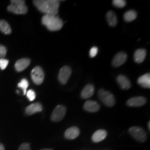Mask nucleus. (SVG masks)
<instances>
[{
    "mask_svg": "<svg viewBox=\"0 0 150 150\" xmlns=\"http://www.w3.org/2000/svg\"><path fill=\"white\" fill-rule=\"evenodd\" d=\"M33 4L40 12L47 15L56 16L59 12V1L57 0H35Z\"/></svg>",
    "mask_w": 150,
    "mask_h": 150,
    "instance_id": "1",
    "label": "nucleus"
},
{
    "mask_svg": "<svg viewBox=\"0 0 150 150\" xmlns=\"http://www.w3.org/2000/svg\"><path fill=\"white\" fill-rule=\"evenodd\" d=\"M42 23L48 30L51 31H59L64 25L62 20L59 17L47 15H45L42 17Z\"/></svg>",
    "mask_w": 150,
    "mask_h": 150,
    "instance_id": "2",
    "label": "nucleus"
},
{
    "mask_svg": "<svg viewBox=\"0 0 150 150\" xmlns=\"http://www.w3.org/2000/svg\"><path fill=\"white\" fill-rule=\"evenodd\" d=\"M7 10L15 14L24 15L27 13L28 8L25 1L12 0L11 5L7 7Z\"/></svg>",
    "mask_w": 150,
    "mask_h": 150,
    "instance_id": "3",
    "label": "nucleus"
},
{
    "mask_svg": "<svg viewBox=\"0 0 150 150\" xmlns=\"http://www.w3.org/2000/svg\"><path fill=\"white\" fill-rule=\"evenodd\" d=\"M98 96L100 100L108 107H112L115 104V98L109 91L100 89L98 92Z\"/></svg>",
    "mask_w": 150,
    "mask_h": 150,
    "instance_id": "4",
    "label": "nucleus"
},
{
    "mask_svg": "<svg viewBox=\"0 0 150 150\" xmlns=\"http://www.w3.org/2000/svg\"><path fill=\"white\" fill-rule=\"evenodd\" d=\"M129 132L134 139L141 142H145L147 138V133L144 129L140 127H131L129 129Z\"/></svg>",
    "mask_w": 150,
    "mask_h": 150,
    "instance_id": "5",
    "label": "nucleus"
},
{
    "mask_svg": "<svg viewBox=\"0 0 150 150\" xmlns=\"http://www.w3.org/2000/svg\"><path fill=\"white\" fill-rule=\"evenodd\" d=\"M31 76L32 81L35 84L39 85L42 83L45 78V73L41 67L36 66L34 67L31 71Z\"/></svg>",
    "mask_w": 150,
    "mask_h": 150,
    "instance_id": "6",
    "label": "nucleus"
},
{
    "mask_svg": "<svg viewBox=\"0 0 150 150\" xmlns=\"http://www.w3.org/2000/svg\"><path fill=\"white\" fill-rule=\"evenodd\" d=\"M66 113V108L63 105H58L54 109L52 113L51 119L54 122H59L61 121Z\"/></svg>",
    "mask_w": 150,
    "mask_h": 150,
    "instance_id": "7",
    "label": "nucleus"
},
{
    "mask_svg": "<svg viewBox=\"0 0 150 150\" xmlns=\"http://www.w3.org/2000/svg\"><path fill=\"white\" fill-rule=\"evenodd\" d=\"M72 73V70L69 66H64L61 68L59 74V80L61 84H66L69 80Z\"/></svg>",
    "mask_w": 150,
    "mask_h": 150,
    "instance_id": "8",
    "label": "nucleus"
},
{
    "mask_svg": "<svg viewBox=\"0 0 150 150\" xmlns=\"http://www.w3.org/2000/svg\"><path fill=\"white\" fill-rule=\"evenodd\" d=\"M127 59V56L126 53L124 52H120L116 54L112 60V65L115 67H118L119 66L124 64Z\"/></svg>",
    "mask_w": 150,
    "mask_h": 150,
    "instance_id": "9",
    "label": "nucleus"
},
{
    "mask_svg": "<svg viewBox=\"0 0 150 150\" xmlns=\"http://www.w3.org/2000/svg\"><path fill=\"white\" fill-rule=\"evenodd\" d=\"M146 101L147 100L144 97H134L129 99L127 105L130 107H140L144 106Z\"/></svg>",
    "mask_w": 150,
    "mask_h": 150,
    "instance_id": "10",
    "label": "nucleus"
},
{
    "mask_svg": "<svg viewBox=\"0 0 150 150\" xmlns=\"http://www.w3.org/2000/svg\"><path fill=\"white\" fill-rule=\"evenodd\" d=\"M42 106L40 102H36L28 106L26 110L25 113L27 115H32L37 112H40L42 111Z\"/></svg>",
    "mask_w": 150,
    "mask_h": 150,
    "instance_id": "11",
    "label": "nucleus"
},
{
    "mask_svg": "<svg viewBox=\"0 0 150 150\" xmlns=\"http://www.w3.org/2000/svg\"><path fill=\"white\" fill-rule=\"evenodd\" d=\"M83 108L87 112H96L100 109V106L96 101L88 100L85 103Z\"/></svg>",
    "mask_w": 150,
    "mask_h": 150,
    "instance_id": "12",
    "label": "nucleus"
},
{
    "mask_svg": "<svg viewBox=\"0 0 150 150\" xmlns=\"http://www.w3.org/2000/svg\"><path fill=\"white\" fill-rule=\"evenodd\" d=\"M80 134V129L77 127H71L64 132V137L66 139H74Z\"/></svg>",
    "mask_w": 150,
    "mask_h": 150,
    "instance_id": "13",
    "label": "nucleus"
},
{
    "mask_svg": "<svg viewBox=\"0 0 150 150\" xmlns=\"http://www.w3.org/2000/svg\"><path fill=\"white\" fill-rule=\"evenodd\" d=\"M31 63V60L27 58H23L18 59L15 64V67L17 71L21 72L25 70Z\"/></svg>",
    "mask_w": 150,
    "mask_h": 150,
    "instance_id": "14",
    "label": "nucleus"
},
{
    "mask_svg": "<svg viewBox=\"0 0 150 150\" xmlns=\"http://www.w3.org/2000/svg\"><path fill=\"white\" fill-rule=\"evenodd\" d=\"M95 92V87L92 84L86 85L81 92V96L83 99H87L92 96Z\"/></svg>",
    "mask_w": 150,
    "mask_h": 150,
    "instance_id": "15",
    "label": "nucleus"
},
{
    "mask_svg": "<svg viewBox=\"0 0 150 150\" xmlns=\"http://www.w3.org/2000/svg\"><path fill=\"white\" fill-rule=\"evenodd\" d=\"M117 81L121 88L123 90L129 89L131 86L129 79L124 75H119L117 77Z\"/></svg>",
    "mask_w": 150,
    "mask_h": 150,
    "instance_id": "16",
    "label": "nucleus"
},
{
    "mask_svg": "<svg viewBox=\"0 0 150 150\" xmlns=\"http://www.w3.org/2000/svg\"><path fill=\"white\" fill-rule=\"evenodd\" d=\"M107 131L104 129H98L92 136V140L94 142H99L103 141L107 136Z\"/></svg>",
    "mask_w": 150,
    "mask_h": 150,
    "instance_id": "17",
    "label": "nucleus"
},
{
    "mask_svg": "<svg viewBox=\"0 0 150 150\" xmlns=\"http://www.w3.org/2000/svg\"><path fill=\"white\" fill-rule=\"evenodd\" d=\"M146 50L143 48L137 50L134 52V61L137 64H141L144 62L146 56Z\"/></svg>",
    "mask_w": 150,
    "mask_h": 150,
    "instance_id": "18",
    "label": "nucleus"
},
{
    "mask_svg": "<svg viewBox=\"0 0 150 150\" xmlns=\"http://www.w3.org/2000/svg\"><path fill=\"white\" fill-rule=\"evenodd\" d=\"M137 83L144 88H150V75L149 73L140 76L137 80Z\"/></svg>",
    "mask_w": 150,
    "mask_h": 150,
    "instance_id": "19",
    "label": "nucleus"
},
{
    "mask_svg": "<svg viewBox=\"0 0 150 150\" xmlns=\"http://www.w3.org/2000/svg\"><path fill=\"white\" fill-rule=\"evenodd\" d=\"M106 19L108 23L110 26L114 27L117 23V18L116 15L112 11H108L106 14Z\"/></svg>",
    "mask_w": 150,
    "mask_h": 150,
    "instance_id": "20",
    "label": "nucleus"
},
{
    "mask_svg": "<svg viewBox=\"0 0 150 150\" xmlns=\"http://www.w3.org/2000/svg\"><path fill=\"white\" fill-rule=\"evenodd\" d=\"M0 31L5 35H10L12 32L10 25L4 20H0Z\"/></svg>",
    "mask_w": 150,
    "mask_h": 150,
    "instance_id": "21",
    "label": "nucleus"
},
{
    "mask_svg": "<svg viewBox=\"0 0 150 150\" xmlns=\"http://www.w3.org/2000/svg\"><path fill=\"white\" fill-rule=\"evenodd\" d=\"M137 16V12L134 10H129L125 13L123 15L124 20L126 22H131L134 20Z\"/></svg>",
    "mask_w": 150,
    "mask_h": 150,
    "instance_id": "22",
    "label": "nucleus"
},
{
    "mask_svg": "<svg viewBox=\"0 0 150 150\" xmlns=\"http://www.w3.org/2000/svg\"><path fill=\"white\" fill-rule=\"evenodd\" d=\"M28 85H29V83L28 81L26 79H23L18 83V87L22 90L23 95H26Z\"/></svg>",
    "mask_w": 150,
    "mask_h": 150,
    "instance_id": "23",
    "label": "nucleus"
},
{
    "mask_svg": "<svg viewBox=\"0 0 150 150\" xmlns=\"http://www.w3.org/2000/svg\"><path fill=\"white\" fill-rule=\"evenodd\" d=\"M112 4L116 7L123 8L126 5V2L123 0H114L112 1Z\"/></svg>",
    "mask_w": 150,
    "mask_h": 150,
    "instance_id": "24",
    "label": "nucleus"
},
{
    "mask_svg": "<svg viewBox=\"0 0 150 150\" xmlns=\"http://www.w3.org/2000/svg\"><path fill=\"white\" fill-rule=\"evenodd\" d=\"M26 95L30 101H33L36 98V93L32 90H29L27 91Z\"/></svg>",
    "mask_w": 150,
    "mask_h": 150,
    "instance_id": "25",
    "label": "nucleus"
},
{
    "mask_svg": "<svg viewBox=\"0 0 150 150\" xmlns=\"http://www.w3.org/2000/svg\"><path fill=\"white\" fill-rule=\"evenodd\" d=\"M9 63V61L8 59H0V68L1 70H4L6 69V68L7 67Z\"/></svg>",
    "mask_w": 150,
    "mask_h": 150,
    "instance_id": "26",
    "label": "nucleus"
},
{
    "mask_svg": "<svg viewBox=\"0 0 150 150\" xmlns=\"http://www.w3.org/2000/svg\"><path fill=\"white\" fill-rule=\"evenodd\" d=\"M7 53V49L4 46L0 45V59H5Z\"/></svg>",
    "mask_w": 150,
    "mask_h": 150,
    "instance_id": "27",
    "label": "nucleus"
},
{
    "mask_svg": "<svg viewBox=\"0 0 150 150\" xmlns=\"http://www.w3.org/2000/svg\"><path fill=\"white\" fill-rule=\"evenodd\" d=\"M98 50L97 47L94 46V47H92L90 51V56L92 58L95 57L98 53Z\"/></svg>",
    "mask_w": 150,
    "mask_h": 150,
    "instance_id": "28",
    "label": "nucleus"
},
{
    "mask_svg": "<svg viewBox=\"0 0 150 150\" xmlns=\"http://www.w3.org/2000/svg\"><path fill=\"white\" fill-rule=\"evenodd\" d=\"M18 150H31L30 145L28 143H23L19 147Z\"/></svg>",
    "mask_w": 150,
    "mask_h": 150,
    "instance_id": "29",
    "label": "nucleus"
},
{
    "mask_svg": "<svg viewBox=\"0 0 150 150\" xmlns=\"http://www.w3.org/2000/svg\"><path fill=\"white\" fill-rule=\"evenodd\" d=\"M0 150H5V147L2 144H0Z\"/></svg>",
    "mask_w": 150,
    "mask_h": 150,
    "instance_id": "30",
    "label": "nucleus"
},
{
    "mask_svg": "<svg viewBox=\"0 0 150 150\" xmlns=\"http://www.w3.org/2000/svg\"><path fill=\"white\" fill-rule=\"evenodd\" d=\"M148 128H149V130L150 131V121H149V122H148Z\"/></svg>",
    "mask_w": 150,
    "mask_h": 150,
    "instance_id": "31",
    "label": "nucleus"
},
{
    "mask_svg": "<svg viewBox=\"0 0 150 150\" xmlns=\"http://www.w3.org/2000/svg\"><path fill=\"white\" fill-rule=\"evenodd\" d=\"M53 150L52 149H42V150Z\"/></svg>",
    "mask_w": 150,
    "mask_h": 150,
    "instance_id": "32",
    "label": "nucleus"
}]
</instances>
